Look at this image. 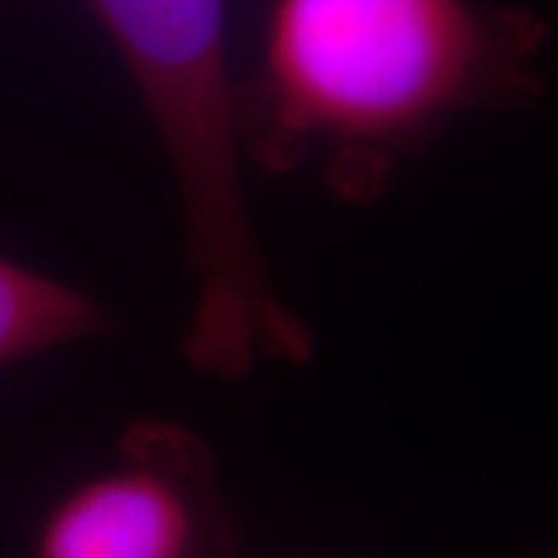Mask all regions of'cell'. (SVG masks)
<instances>
[{
	"instance_id": "cell-1",
	"label": "cell",
	"mask_w": 558,
	"mask_h": 558,
	"mask_svg": "<svg viewBox=\"0 0 558 558\" xmlns=\"http://www.w3.org/2000/svg\"><path fill=\"white\" fill-rule=\"evenodd\" d=\"M543 44L537 13L494 0H267L236 81L242 156L369 205L462 116L537 100Z\"/></svg>"
},
{
	"instance_id": "cell-3",
	"label": "cell",
	"mask_w": 558,
	"mask_h": 558,
	"mask_svg": "<svg viewBox=\"0 0 558 558\" xmlns=\"http://www.w3.org/2000/svg\"><path fill=\"white\" fill-rule=\"evenodd\" d=\"M233 539L208 444L146 416L119 457L44 512L32 558H230Z\"/></svg>"
},
{
	"instance_id": "cell-4",
	"label": "cell",
	"mask_w": 558,
	"mask_h": 558,
	"mask_svg": "<svg viewBox=\"0 0 558 558\" xmlns=\"http://www.w3.org/2000/svg\"><path fill=\"white\" fill-rule=\"evenodd\" d=\"M109 329L100 301L0 255V369Z\"/></svg>"
},
{
	"instance_id": "cell-2",
	"label": "cell",
	"mask_w": 558,
	"mask_h": 558,
	"mask_svg": "<svg viewBox=\"0 0 558 558\" xmlns=\"http://www.w3.org/2000/svg\"><path fill=\"white\" fill-rule=\"evenodd\" d=\"M171 161L183 227L227 236L248 218L227 0H87Z\"/></svg>"
}]
</instances>
